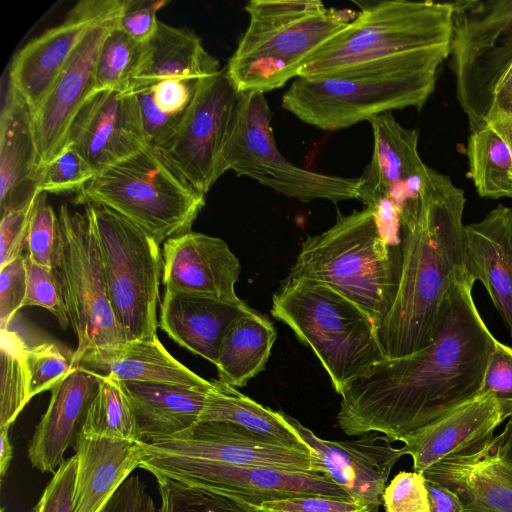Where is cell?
<instances>
[{
    "label": "cell",
    "instance_id": "cell-52",
    "mask_svg": "<svg viewBox=\"0 0 512 512\" xmlns=\"http://www.w3.org/2000/svg\"><path fill=\"white\" fill-rule=\"evenodd\" d=\"M424 479L431 512H463L456 493L433 480Z\"/></svg>",
    "mask_w": 512,
    "mask_h": 512
},
{
    "label": "cell",
    "instance_id": "cell-12",
    "mask_svg": "<svg viewBox=\"0 0 512 512\" xmlns=\"http://www.w3.org/2000/svg\"><path fill=\"white\" fill-rule=\"evenodd\" d=\"M64 248L59 267L70 326L77 338V368L85 352L123 344L128 337L111 305L101 250L90 209H59Z\"/></svg>",
    "mask_w": 512,
    "mask_h": 512
},
{
    "label": "cell",
    "instance_id": "cell-11",
    "mask_svg": "<svg viewBox=\"0 0 512 512\" xmlns=\"http://www.w3.org/2000/svg\"><path fill=\"white\" fill-rule=\"evenodd\" d=\"M84 206L94 220L117 321L129 341L156 337L163 274L160 245L113 210L95 204Z\"/></svg>",
    "mask_w": 512,
    "mask_h": 512
},
{
    "label": "cell",
    "instance_id": "cell-30",
    "mask_svg": "<svg viewBox=\"0 0 512 512\" xmlns=\"http://www.w3.org/2000/svg\"><path fill=\"white\" fill-rule=\"evenodd\" d=\"M133 407L139 441L154 442L179 434L200 420L209 389L121 382Z\"/></svg>",
    "mask_w": 512,
    "mask_h": 512
},
{
    "label": "cell",
    "instance_id": "cell-42",
    "mask_svg": "<svg viewBox=\"0 0 512 512\" xmlns=\"http://www.w3.org/2000/svg\"><path fill=\"white\" fill-rule=\"evenodd\" d=\"M72 355L67 356L56 344L49 342L26 346L30 399L39 393L51 391L72 373L75 369Z\"/></svg>",
    "mask_w": 512,
    "mask_h": 512
},
{
    "label": "cell",
    "instance_id": "cell-13",
    "mask_svg": "<svg viewBox=\"0 0 512 512\" xmlns=\"http://www.w3.org/2000/svg\"><path fill=\"white\" fill-rule=\"evenodd\" d=\"M244 505L303 496H326L355 501L341 486L316 472L265 466H238L177 456L144 455L139 466Z\"/></svg>",
    "mask_w": 512,
    "mask_h": 512
},
{
    "label": "cell",
    "instance_id": "cell-32",
    "mask_svg": "<svg viewBox=\"0 0 512 512\" xmlns=\"http://www.w3.org/2000/svg\"><path fill=\"white\" fill-rule=\"evenodd\" d=\"M276 337L272 322L256 310L237 317L219 346L218 381L233 388L246 385L265 369Z\"/></svg>",
    "mask_w": 512,
    "mask_h": 512
},
{
    "label": "cell",
    "instance_id": "cell-25",
    "mask_svg": "<svg viewBox=\"0 0 512 512\" xmlns=\"http://www.w3.org/2000/svg\"><path fill=\"white\" fill-rule=\"evenodd\" d=\"M96 375L75 368L50 392V402L28 445L32 467L55 473L80 435L98 387Z\"/></svg>",
    "mask_w": 512,
    "mask_h": 512
},
{
    "label": "cell",
    "instance_id": "cell-56",
    "mask_svg": "<svg viewBox=\"0 0 512 512\" xmlns=\"http://www.w3.org/2000/svg\"><path fill=\"white\" fill-rule=\"evenodd\" d=\"M2 512H3V510H2Z\"/></svg>",
    "mask_w": 512,
    "mask_h": 512
},
{
    "label": "cell",
    "instance_id": "cell-50",
    "mask_svg": "<svg viewBox=\"0 0 512 512\" xmlns=\"http://www.w3.org/2000/svg\"><path fill=\"white\" fill-rule=\"evenodd\" d=\"M154 501L139 476L128 477L102 512H156Z\"/></svg>",
    "mask_w": 512,
    "mask_h": 512
},
{
    "label": "cell",
    "instance_id": "cell-51",
    "mask_svg": "<svg viewBox=\"0 0 512 512\" xmlns=\"http://www.w3.org/2000/svg\"><path fill=\"white\" fill-rule=\"evenodd\" d=\"M486 125L507 144L512 154V69L494 95Z\"/></svg>",
    "mask_w": 512,
    "mask_h": 512
},
{
    "label": "cell",
    "instance_id": "cell-15",
    "mask_svg": "<svg viewBox=\"0 0 512 512\" xmlns=\"http://www.w3.org/2000/svg\"><path fill=\"white\" fill-rule=\"evenodd\" d=\"M139 443L144 455L314 472L308 448L282 444L228 422H198L174 436Z\"/></svg>",
    "mask_w": 512,
    "mask_h": 512
},
{
    "label": "cell",
    "instance_id": "cell-38",
    "mask_svg": "<svg viewBox=\"0 0 512 512\" xmlns=\"http://www.w3.org/2000/svg\"><path fill=\"white\" fill-rule=\"evenodd\" d=\"M26 248L33 262L46 267H60L64 248L63 229L59 215L47 201V193L37 196Z\"/></svg>",
    "mask_w": 512,
    "mask_h": 512
},
{
    "label": "cell",
    "instance_id": "cell-18",
    "mask_svg": "<svg viewBox=\"0 0 512 512\" xmlns=\"http://www.w3.org/2000/svg\"><path fill=\"white\" fill-rule=\"evenodd\" d=\"M147 146L139 102L128 88L94 90L75 116L64 145L75 148L96 174Z\"/></svg>",
    "mask_w": 512,
    "mask_h": 512
},
{
    "label": "cell",
    "instance_id": "cell-47",
    "mask_svg": "<svg viewBox=\"0 0 512 512\" xmlns=\"http://www.w3.org/2000/svg\"><path fill=\"white\" fill-rule=\"evenodd\" d=\"M76 455L64 460L47 484L32 512H75Z\"/></svg>",
    "mask_w": 512,
    "mask_h": 512
},
{
    "label": "cell",
    "instance_id": "cell-23",
    "mask_svg": "<svg viewBox=\"0 0 512 512\" xmlns=\"http://www.w3.org/2000/svg\"><path fill=\"white\" fill-rule=\"evenodd\" d=\"M422 475L456 493L463 512H512V421L477 455Z\"/></svg>",
    "mask_w": 512,
    "mask_h": 512
},
{
    "label": "cell",
    "instance_id": "cell-26",
    "mask_svg": "<svg viewBox=\"0 0 512 512\" xmlns=\"http://www.w3.org/2000/svg\"><path fill=\"white\" fill-rule=\"evenodd\" d=\"M252 309L243 300L165 291L158 327L180 347L215 365L228 327Z\"/></svg>",
    "mask_w": 512,
    "mask_h": 512
},
{
    "label": "cell",
    "instance_id": "cell-53",
    "mask_svg": "<svg viewBox=\"0 0 512 512\" xmlns=\"http://www.w3.org/2000/svg\"><path fill=\"white\" fill-rule=\"evenodd\" d=\"M9 428L0 429V474L3 477L13 457V446L8 435Z\"/></svg>",
    "mask_w": 512,
    "mask_h": 512
},
{
    "label": "cell",
    "instance_id": "cell-22",
    "mask_svg": "<svg viewBox=\"0 0 512 512\" xmlns=\"http://www.w3.org/2000/svg\"><path fill=\"white\" fill-rule=\"evenodd\" d=\"M504 419L496 399L481 393L406 438L403 449L413 459V471L422 474L437 464L460 461L483 451Z\"/></svg>",
    "mask_w": 512,
    "mask_h": 512
},
{
    "label": "cell",
    "instance_id": "cell-3",
    "mask_svg": "<svg viewBox=\"0 0 512 512\" xmlns=\"http://www.w3.org/2000/svg\"><path fill=\"white\" fill-rule=\"evenodd\" d=\"M449 54L450 45L344 72L297 77L283 94L282 107L324 131L346 129L395 109L421 110Z\"/></svg>",
    "mask_w": 512,
    "mask_h": 512
},
{
    "label": "cell",
    "instance_id": "cell-40",
    "mask_svg": "<svg viewBox=\"0 0 512 512\" xmlns=\"http://www.w3.org/2000/svg\"><path fill=\"white\" fill-rule=\"evenodd\" d=\"M160 496L156 512H243L244 504L196 489L162 475L154 476Z\"/></svg>",
    "mask_w": 512,
    "mask_h": 512
},
{
    "label": "cell",
    "instance_id": "cell-7",
    "mask_svg": "<svg viewBox=\"0 0 512 512\" xmlns=\"http://www.w3.org/2000/svg\"><path fill=\"white\" fill-rule=\"evenodd\" d=\"M356 4L360 12L303 64L298 77L344 72L450 45L452 2L386 0Z\"/></svg>",
    "mask_w": 512,
    "mask_h": 512
},
{
    "label": "cell",
    "instance_id": "cell-45",
    "mask_svg": "<svg viewBox=\"0 0 512 512\" xmlns=\"http://www.w3.org/2000/svg\"><path fill=\"white\" fill-rule=\"evenodd\" d=\"M39 194L37 193L26 204L1 215L0 267L24 254L30 220Z\"/></svg>",
    "mask_w": 512,
    "mask_h": 512
},
{
    "label": "cell",
    "instance_id": "cell-39",
    "mask_svg": "<svg viewBox=\"0 0 512 512\" xmlns=\"http://www.w3.org/2000/svg\"><path fill=\"white\" fill-rule=\"evenodd\" d=\"M96 171L73 147H64L37 172L36 190L40 193H78Z\"/></svg>",
    "mask_w": 512,
    "mask_h": 512
},
{
    "label": "cell",
    "instance_id": "cell-16",
    "mask_svg": "<svg viewBox=\"0 0 512 512\" xmlns=\"http://www.w3.org/2000/svg\"><path fill=\"white\" fill-rule=\"evenodd\" d=\"M125 2L79 1L60 24L33 38L15 54L8 70V85L27 103L31 114L39 108L87 32L121 13Z\"/></svg>",
    "mask_w": 512,
    "mask_h": 512
},
{
    "label": "cell",
    "instance_id": "cell-6",
    "mask_svg": "<svg viewBox=\"0 0 512 512\" xmlns=\"http://www.w3.org/2000/svg\"><path fill=\"white\" fill-rule=\"evenodd\" d=\"M271 314L311 348L339 395L385 360L369 317L326 284L287 277L273 294Z\"/></svg>",
    "mask_w": 512,
    "mask_h": 512
},
{
    "label": "cell",
    "instance_id": "cell-35",
    "mask_svg": "<svg viewBox=\"0 0 512 512\" xmlns=\"http://www.w3.org/2000/svg\"><path fill=\"white\" fill-rule=\"evenodd\" d=\"M96 376L98 387L81 433L90 437L139 441L135 413L121 381Z\"/></svg>",
    "mask_w": 512,
    "mask_h": 512
},
{
    "label": "cell",
    "instance_id": "cell-8",
    "mask_svg": "<svg viewBox=\"0 0 512 512\" xmlns=\"http://www.w3.org/2000/svg\"><path fill=\"white\" fill-rule=\"evenodd\" d=\"M75 202L107 207L161 245L191 230L205 196L188 186L147 146L97 173L77 193Z\"/></svg>",
    "mask_w": 512,
    "mask_h": 512
},
{
    "label": "cell",
    "instance_id": "cell-27",
    "mask_svg": "<svg viewBox=\"0 0 512 512\" xmlns=\"http://www.w3.org/2000/svg\"><path fill=\"white\" fill-rule=\"evenodd\" d=\"M77 367L121 382L202 389H209L214 384V381L204 379L172 356L158 336L89 350L84 353Z\"/></svg>",
    "mask_w": 512,
    "mask_h": 512
},
{
    "label": "cell",
    "instance_id": "cell-44",
    "mask_svg": "<svg viewBox=\"0 0 512 512\" xmlns=\"http://www.w3.org/2000/svg\"><path fill=\"white\" fill-rule=\"evenodd\" d=\"M481 393L492 395L504 418H512V347L496 342L486 367Z\"/></svg>",
    "mask_w": 512,
    "mask_h": 512
},
{
    "label": "cell",
    "instance_id": "cell-9",
    "mask_svg": "<svg viewBox=\"0 0 512 512\" xmlns=\"http://www.w3.org/2000/svg\"><path fill=\"white\" fill-rule=\"evenodd\" d=\"M450 66L470 130L486 125L494 95L512 69V0L452 2Z\"/></svg>",
    "mask_w": 512,
    "mask_h": 512
},
{
    "label": "cell",
    "instance_id": "cell-49",
    "mask_svg": "<svg viewBox=\"0 0 512 512\" xmlns=\"http://www.w3.org/2000/svg\"><path fill=\"white\" fill-rule=\"evenodd\" d=\"M168 1L126 0L118 26L131 38L140 43L147 42L155 33L159 20L157 12Z\"/></svg>",
    "mask_w": 512,
    "mask_h": 512
},
{
    "label": "cell",
    "instance_id": "cell-41",
    "mask_svg": "<svg viewBox=\"0 0 512 512\" xmlns=\"http://www.w3.org/2000/svg\"><path fill=\"white\" fill-rule=\"evenodd\" d=\"M27 271L26 295L23 307L39 306L48 310L62 329L70 320L64 298V287L59 268L39 265L25 254Z\"/></svg>",
    "mask_w": 512,
    "mask_h": 512
},
{
    "label": "cell",
    "instance_id": "cell-14",
    "mask_svg": "<svg viewBox=\"0 0 512 512\" xmlns=\"http://www.w3.org/2000/svg\"><path fill=\"white\" fill-rule=\"evenodd\" d=\"M239 92L226 69L204 79L182 121L161 144L152 147L192 189L206 195L224 174L222 155Z\"/></svg>",
    "mask_w": 512,
    "mask_h": 512
},
{
    "label": "cell",
    "instance_id": "cell-24",
    "mask_svg": "<svg viewBox=\"0 0 512 512\" xmlns=\"http://www.w3.org/2000/svg\"><path fill=\"white\" fill-rule=\"evenodd\" d=\"M464 271L482 282L512 337V207L499 204L465 225Z\"/></svg>",
    "mask_w": 512,
    "mask_h": 512
},
{
    "label": "cell",
    "instance_id": "cell-34",
    "mask_svg": "<svg viewBox=\"0 0 512 512\" xmlns=\"http://www.w3.org/2000/svg\"><path fill=\"white\" fill-rule=\"evenodd\" d=\"M468 176L481 197L512 198V154L488 126L471 131L466 148Z\"/></svg>",
    "mask_w": 512,
    "mask_h": 512
},
{
    "label": "cell",
    "instance_id": "cell-55",
    "mask_svg": "<svg viewBox=\"0 0 512 512\" xmlns=\"http://www.w3.org/2000/svg\"><path fill=\"white\" fill-rule=\"evenodd\" d=\"M510 420L512 421V418H510Z\"/></svg>",
    "mask_w": 512,
    "mask_h": 512
},
{
    "label": "cell",
    "instance_id": "cell-1",
    "mask_svg": "<svg viewBox=\"0 0 512 512\" xmlns=\"http://www.w3.org/2000/svg\"><path fill=\"white\" fill-rule=\"evenodd\" d=\"M474 282L456 272L424 349L374 364L342 393L337 423L348 436L371 432L403 442L481 394L497 340L472 296Z\"/></svg>",
    "mask_w": 512,
    "mask_h": 512
},
{
    "label": "cell",
    "instance_id": "cell-5",
    "mask_svg": "<svg viewBox=\"0 0 512 512\" xmlns=\"http://www.w3.org/2000/svg\"><path fill=\"white\" fill-rule=\"evenodd\" d=\"M244 9L248 27L225 66L239 93L265 94L297 78L303 64L357 14L320 0H251Z\"/></svg>",
    "mask_w": 512,
    "mask_h": 512
},
{
    "label": "cell",
    "instance_id": "cell-48",
    "mask_svg": "<svg viewBox=\"0 0 512 512\" xmlns=\"http://www.w3.org/2000/svg\"><path fill=\"white\" fill-rule=\"evenodd\" d=\"M272 512H371L366 504L326 496H303L253 506Z\"/></svg>",
    "mask_w": 512,
    "mask_h": 512
},
{
    "label": "cell",
    "instance_id": "cell-28",
    "mask_svg": "<svg viewBox=\"0 0 512 512\" xmlns=\"http://www.w3.org/2000/svg\"><path fill=\"white\" fill-rule=\"evenodd\" d=\"M74 449L77 457L75 512H102L144 459L139 441L112 440L80 433Z\"/></svg>",
    "mask_w": 512,
    "mask_h": 512
},
{
    "label": "cell",
    "instance_id": "cell-36",
    "mask_svg": "<svg viewBox=\"0 0 512 512\" xmlns=\"http://www.w3.org/2000/svg\"><path fill=\"white\" fill-rule=\"evenodd\" d=\"M26 344L14 331L0 334V429L10 428L31 400L25 361Z\"/></svg>",
    "mask_w": 512,
    "mask_h": 512
},
{
    "label": "cell",
    "instance_id": "cell-43",
    "mask_svg": "<svg viewBox=\"0 0 512 512\" xmlns=\"http://www.w3.org/2000/svg\"><path fill=\"white\" fill-rule=\"evenodd\" d=\"M386 512H431L425 479L421 473L402 471L385 487Z\"/></svg>",
    "mask_w": 512,
    "mask_h": 512
},
{
    "label": "cell",
    "instance_id": "cell-54",
    "mask_svg": "<svg viewBox=\"0 0 512 512\" xmlns=\"http://www.w3.org/2000/svg\"><path fill=\"white\" fill-rule=\"evenodd\" d=\"M243 512H272V511L262 510V509H258L253 506L245 505Z\"/></svg>",
    "mask_w": 512,
    "mask_h": 512
},
{
    "label": "cell",
    "instance_id": "cell-37",
    "mask_svg": "<svg viewBox=\"0 0 512 512\" xmlns=\"http://www.w3.org/2000/svg\"><path fill=\"white\" fill-rule=\"evenodd\" d=\"M143 51L144 43L131 38L117 23L98 54L95 90L126 89L138 71Z\"/></svg>",
    "mask_w": 512,
    "mask_h": 512
},
{
    "label": "cell",
    "instance_id": "cell-33",
    "mask_svg": "<svg viewBox=\"0 0 512 512\" xmlns=\"http://www.w3.org/2000/svg\"><path fill=\"white\" fill-rule=\"evenodd\" d=\"M203 421L232 423L282 444L308 448L281 411L271 410L218 380L208 393L199 422Z\"/></svg>",
    "mask_w": 512,
    "mask_h": 512
},
{
    "label": "cell",
    "instance_id": "cell-20",
    "mask_svg": "<svg viewBox=\"0 0 512 512\" xmlns=\"http://www.w3.org/2000/svg\"><path fill=\"white\" fill-rule=\"evenodd\" d=\"M372 128L374 148L371 161L360 178L357 199L365 207L390 201L400 212L416 202L427 172L418 152V129L403 127L392 112L368 121Z\"/></svg>",
    "mask_w": 512,
    "mask_h": 512
},
{
    "label": "cell",
    "instance_id": "cell-2",
    "mask_svg": "<svg viewBox=\"0 0 512 512\" xmlns=\"http://www.w3.org/2000/svg\"><path fill=\"white\" fill-rule=\"evenodd\" d=\"M464 191L428 166L420 199L399 213L396 296L375 328L385 359L414 354L433 340L453 275L464 270Z\"/></svg>",
    "mask_w": 512,
    "mask_h": 512
},
{
    "label": "cell",
    "instance_id": "cell-46",
    "mask_svg": "<svg viewBox=\"0 0 512 512\" xmlns=\"http://www.w3.org/2000/svg\"><path fill=\"white\" fill-rule=\"evenodd\" d=\"M27 271L25 254L0 267V327L8 329L26 295Z\"/></svg>",
    "mask_w": 512,
    "mask_h": 512
},
{
    "label": "cell",
    "instance_id": "cell-21",
    "mask_svg": "<svg viewBox=\"0 0 512 512\" xmlns=\"http://www.w3.org/2000/svg\"><path fill=\"white\" fill-rule=\"evenodd\" d=\"M162 256L165 291L241 301V265L223 239L190 230L165 241Z\"/></svg>",
    "mask_w": 512,
    "mask_h": 512
},
{
    "label": "cell",
    "instance_id": "cell-17",
    "mask_svg": "<svg viewBox=\"0 0 512 512\" xmlns=\"http://www.w3.org/2000/svg\"><path fill=\"white\" fill-rule=\"evenodd\" d=\"M282 414L307 445L313 471L326 475L371 512H378L390 472L406 455L403 447H393L389 438L377 432L361 435L357 440L322 439L295 418Z\"/></svg>",
    "mask_w": 512,
    "mask_h": 512
},
{
    "label": "cell",
    "instance_id": "cell-19",
    "mask_svg": "<svg viewBox=\"0 0 512 512\" xmlns=\"http://www.w3.org/2000/svg\"><path fill=\"white\" fill-rule=\"evenodd\" d=\"M122 12L99 22L87 32L39 108L32 114L39 168L61 152L75 116L95 90L101 45L118 23Z\"/></svg>",
    "mask_w": 512,
    "mask_h": 512
},
{
    "label": "cell",
    "instance_id": "cell-10",
    "mask_svg": "<svg viewBox=\"0 0 512 512\" xmlns=\"http://www.w3.org/2000/svg\"><path fill=\"white\" fill-rule=\"evenodd\" d=\"M222 168L302 202L357 199L360 186L359 177L322 174L286 159L274 139L268 101L256 92L239 93Z\"/></svg>",
    "mask_w": 512,
    "mask_h": 512
},
{
    "label": "cell",
    "instance_id": "cell-31",
    "mask_svg": "<svg viewBox=\"0 0 512 512\" xmlns=\"http://www.w3.org/2000/svg\"><path fill=\"white\" fill-rule=\"evenodd\" d=\"M220 70L218 60L205 50L193 31L159 20L155 33L144 43L140 66L128 87L173 78L203 80Z\"/></svg>",
    "mask_w": 512,
    "mask_h": 512
},
{
    "label": "cell",
    "instance_id": "cell-29",
    "mask_svg": "<svg viewBox=\"0 0 512 512\" xmlns=\"http://www.w3.org/2000/svg\"><path fill=\"white\" fill-rule=\"evenodd\" d=\"M38 159L27 103L8 85L0 116L1 215L37 193Z\"/></svg>",
    "mask_w": 512,
    "mask_h": 512
},
{
    "label": "cell",
    "instance_id": "cell-4",
    "mask_svg": "<svg viewBox=\"0 0 512 512\" xmlns=\"http://www.w3.org/2000/svg\"><path fill=\"white\" fill-rule=\"evenodd\" d=\"M400 263V243L389 241L375 209L364 207L338 212L330 228L308 236L287 277L328 285L354 302L375 329L395 299Z\"/></svg>",
    "mask_w": 512,
    "mask_h": 512
}]
</instances>
